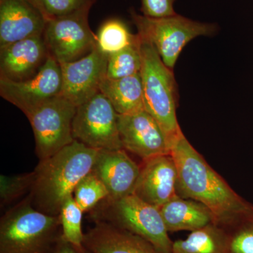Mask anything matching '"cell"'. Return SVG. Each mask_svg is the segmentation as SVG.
Masks as SVG:
<instances>
[{
  "label": "cell",
  "mask_w": 253,
  "mask_h": 253,
  "mask_svg": "<svg viewBox=\"0 0 253 253\" xmlns=\"http://www.w3.org/2000/svg\"><path fill=\"white\" fill-rule=\"evenodd\" d=\"M170 154L177 170V195L205 205L215 224L234 225L253 209L205 161L181 132L173 141Z\"/></svg>",
  "instance_id": "6da1fadb"
},
{
  "label": "cell",
  "mask_w": 253,
  "mask_h": 253,
  "mask_svg": "<svg viewBox=\"0 0 253 253\" xmlns=\"http://www.w3.org/2000/svg\"><path fill=\"white\" fill-rule=\"evenodd\" d=\"M98 151L74 140L57 154L40 161L28 198L32 206L49 215H59L63 203L92 170Z\"/></svg>",
  "instance_id": "7a4b0ae2"
},
{
  "label": "cell",
  "mask_w": 253,
  "mask_h": 253,
  "mask_svg": "<svg viewBox=\"0 0 253 253\" xmlns=\"http://www.w3.org/2000/svg\"><path fill=\"white\" fill-rule=\"evenodd\" d=\"M61 239L59 215L38 211L28 199L0 221V253H54Z\"/></svg>",
  "instance_id": "3957f363"
},
{
  "label": "cell",
  "mask_w": 253,
  "mask_h": 253,
  "mask_svg": "<svg viewBox=\"0 0 253 253\" xmlns=\"http://www.w3.org/2000/svg\"><path fill=\"white\" fill-rule=\"evenodd\" d=\"M140 39L145 110L162 128L171 148L173 141L182 132L176 114L179 99L177 83L173 70L163 63L152 44L141 37Z\"/></svg>",
  "instance_id": "277c9868"
},
{
  "label": "cell",
  "mask_w": 253,
  "mask_h": 253,
  "mask_svg": "<svg viewBox=\"0 0 253 253\" xmlns=\"http://www.w3.org/2000/svg\"><path fill=\"white\" fill-rule=\"evenodd\" d=\"M94 210V221H103L140 236L157 253H172L173 242L160 208L131 194L118 200L107 198Z\"/></svg>",
  "instance_id": "5b68a950"
},
{
  "label": "cell",
  "mask_w": 253,
  "mask_h": 253,
  "mask_svg": "<svg viewBox=\"0 0 253 253\" xmlns=\"http://www.w3.org/2000/svg\"><path fill=\"white\" fill-rule=\"evenodd\" d=\"M131 21L142 39L149 42L163 63L174 69L186 44L200 36H212L217 28L213 23L194 21L179 14L164 18H150L130 10Z\"/></svg>",
  "instance_id": "8992f818"
},
{
  "label": "cell",
  "mask_w": 253,
  "mask_h": 253,
  "mask_svg": "<svg viewBox=\"0 0 253 253\" xmlns=\"http://www.w3.org/2000/svg\"><path fill=\"white\" fill-rule=\"evenodd\" d=\"M76 109L77 106L59 95L28 116L40 161L51 157L75 140L73 121Z\"/></svg>",
  "instance_id": "52a82bcc"
},
{
  "label": "cell",
  "mask_w": 253,
  "mask_h": 253,
  "mask_svg": "<svg viewBox=\"0 0 253 253\" xmlns=\"http://www.w3.org/2000/svg\"><path fill=\"white\" fill-rule=\"evenodd\" d=\"M73 136L75 140L92 149H123L118 131V113L101 92L77 106L73 121Z\"/></svg>",
  "instance_id": "ba28073f"
},
{
  "label": "cell",
  "mask_w": 253,
  "mask_h": 253,
  "mask_svg": "<svg viewBox=\"0 0 253 253\" xmlns=\"http://www.w3.org/2000/svg\"><path fill=\"white\" fill-rule=\"evenodd\" d=\"M89 11L49 20L43 38L49 56L59 64L84 57L96 46V36L89 24Z\"/></svg>",
  "instance_id": "9c48e42d"
},
{
  "label": "cell",
  "mask_w": 253,
  "mask_h": 253,
  "mask_svg": "<svg viewBox=\"0 0 253 253\" xmlns=\"http://www.w3.org/2000/svg\"><path fill=\"white\" fill-rule=\"evenodd\" d=\"M61 66L50 56L39 72L29 79L11 81L0 78V96L27 118L46 101L61 95Z\"/></svg>",
  "instance_id": "30bf717a"
},
{
  "label": "cell",
  "mask_w": 253,
  "mask_h": 253,
  "mask_svg": "<svg viewBox=\"0 0 253 253\" xmlns=\"http://www.w3.org/2000/svg\"><path fill=\"white\" fill-rule=\"evenodd\" d=\"M109 55L97 46L84 57L60 64L62 75L61 96L78 106L100 92L106 78Z\"/></svg>",
  "instance_id": "8fae6325"
},
{
  "label": "cell",
  "mask_w": 253,
  "mask_h": 253,
  "mask_svg": "<svg viewBox=\"0 0 253 253\" xmlns=\"http://www.w3.org/2000/svg\"><path fill=\"white\" fill-rule=\"evenodd\" d=\"M123 148L143 160L170 154V145L157 121L146 110L133 114H118Z\"/></svg>",
  "instance_id": "7c38bea8"
},
{
  "label": "cell",
  "mask_w": 253,
  "mask_h": 253,
  "mask_svg": "<svg viewBox=\"0 0 253 253\" xmlns=\"http://www.w3.org/2000/svg\"><path fill=\"white\" fill-rule=\"evenodd\" d=\"M49 20L39 0H0V46L42 36Z\"/></svg>",
  "instance_id": "4fadbf2b"
},
{
  "label": "cell",
  "mask_w": 253,
  "mask_h": 253,
  "mask_svg": "<svg viewBox=\"0 0 253 253\" xmlns=\"http://www.w3.org/2000/svg\"><path fill=\"white\" fill-rule=\"evenodd\" d=\"M177 170L172 155H161L144 160L133 195L160 208L177 196Z\"/></svg>",
  "instance_id": "5bb4252c"
},
{
  "label": "cell",
  "mask_w": 253,
  "mask_h": 253,
  "mask_svg": "<svg viewBox=\"0 0 253 253\" xmlns=\"http://www.w3.org/2000/svg\"><path fill=\"white\" fill-rule=\"evenodd\" d=\"M49 56L43 35L0 46V78L29 79L39 72Z\"/></svg>",
  "instance_id": "9a60e30c"
},
{
  "label": "cell",
  "mask_w": 253,
  "mask_h": 253,
  "mask_svg": "<svg viewBox=\"0 0 253 253\" xmlns=\"http://www.w3.org/2000/svg\"><path fill=\"white\" fill-rule=\"evenodd\" d=\"M140 169L125 149L99 150L91 172L107 188L108 199L118 200L133 194Z\"/></svg>",
  "instance_id": "2e32d148"
},
{
  "label": "cell",
  "mask_w": 253,
  "mask_h": 253,
  "mask_svg": "<svg viewBox=\"0 0 253 253\" xmlns=\"http://www.w3.org/2000/svg\"><path fill=\"white\" fill-rule=\"evenodd\" d=\"M84 234L83 246L93 253H157L140 236L103 221H94Z\"/></svg>",
  "instance_id": "e0dca14e"
},
{
  "label": "cell",
  "mask_w": 253,
  "mask_h": 253,
  "mask_svg": "<svg viewBox=\"0 0 253 253\" xmlns=\"http://www.w3.org/2000/svg\"><path fill=\"white\" fill-rule=\"evenodd\" d=\"M168 232L194 231L215 224L212 212L205 205L176 196L160 208Z\"/></svg>",
  "instance_id": "ac0fdd59"
},
{
  "label": "cell",
  "mask_w": 253,
  "mask_h": 253,
  "mask_svg": "<svg viewBox=\"0 0 253 253\" xmlns=\"http://www.w3.org/2000/svg\"><path fill=\"white\" fill-rule=\"evenodd\" d=\"M100 92L107 98L118 114H133L145 110L140 73L121 79L106 78Z\"/></svg>",
  "instance_id": "d6986e66"
},
{
  "label": "cell",
  "mask_w": 253,
  "mask_h": 253,
  "mask_svg": "<svg viewBox=\"0 0 253 253\" xmlns=\"http://www.w3.org/2000/svg\"><path fill=\"white\" fill-rule=\"evenodd\" d=\"M229 233L212 223L173 242L172 253H229Z\"/></svg>",
  "instance_id": "ffe728a7"
},
{
  "label": "cell",
  "mask_w": 253,
  "mask_h": 253,
  "mask_svg": "<svg viewBox=\"0 0 253 253\" xmlns=\"http://www.w3.org/2000/svg\"><path fill=\"white\" fill-rule=\"evenodd\" d=\"M96 46L106 55H111L131 45L137 36L132 34L121 20L111 18L102 23L98 30Z\"/></svg>",
  "instance_id": "44dd1931"
},
{
  "label": "cell",
  "mask_w": 253,
  "mask_h": 253,
  "mask_svg": "<svg viewBox=\"0 0 253 253\" xmlns=\"http://www.w3.org/2000/svg\"><path fill=\"white\" fill-rule=\"evenodd\" d=\"M136 36V41L131 45L109 55L106 78L121 79L140 73L142 65L141 39L137 33Z\"/></svg>",
  "instance_id": "7402d4cb"
},
{
  "label": "cell",
  "mask_w": 253,
  "mask_h": 253,
  "mask_svg": "<svg viewBox=\"0 0 253 253\" xmlns=\"http://www.w3.org/2000/svg\"><path fill=\"white\" fill-rule=\"evenodd\" d=\"M83 213L73 195L65 201L60 211L61 238L77 247L83 246L84 242V234L82 226Z\"/></svg>",
  "instance_id": "603a6c76"
},
{
  "label": "cell",
  "mask_w": 253,
  "mask_h": 253,
  "mask_svg": "<svg viewBox=\"0 0 253 253\" xmlns=\"http://www.w3.org/2000/svg\"><path fill=\"white\" fill-rule=\"evenodd\" d=\"M109 196L106 186L91 172L78 183L73 193V197L83 212L92 211L100 202Z\"/></svg>",
  "instance_id": "cb8c5ba5"
},
{
  "label": "cell",
  "mask_w": 253,
  "mask_h": 253,
  "mask_svg": "<svg viewBox=\"0 0 253 253\" xmlns=\"http://www.w3.org/2000/svg\"><path fill=\"white\" fill-rule=\"evenodd\" d=\"M35 179L34 171L26 174L0 176L1 208L9 206L26 191H31Z\"/></svg>",
  "instance_id": "d4e9b609"
},
{
  "label": "cell",
  "mask_w": 253,
  "mask_h": 253,
  "mask_svg": "<svg viewBox=\"0 0 253 253\" xmlns=\"http://www.w3.org/2000/svg\"><path fill=\"white\" fill-rule=\"evenodd\" d=\"M233 226L234 230L229 233V253H253V207Z\"/></svg>",
  "instance_id": "484cf974"
},
{
  "label": "cell",
  "mask_w": 253,
  "mask_h": 253,
  "mask_svg": "<svg viewBox=\"0 0 253 253\" xmlns=\"http://www.w3.org/2000/svg\"><path fill=\"white\" fill-rule=\"evenodd\" d=\"M97 0H39L42 7L49 18L89 11Z\"/></svg>",
  "instance_id": "4316f807"
},
{
  "label": "cell",
  "mask_w": 253,
  "mask_h": 253,
  "mask_svg": "<svg viewBox=\"0 0 253 253\" xmlns=\"http://www.w3.org/2000/svg\"><path fill=\"white\" fill-rule=\"evenodd\" d=\"M175 0H141V14L150 18H164L176 14Z\"/></svg>",
  "instance_id": "83f0119b"
},
{
  "label": "cell",
  "mask_w": 253,
  "mask_h": 253,
  "mask_svg": "<svg viewBox=\"0 0 253 253\" xmlns=\"http://www.w3.org/2000/svg\"><path fill=\"white\" fill-rule=\"evenodd\" d=\"M54 253H93L89 250L86 249L84 246L82 247H77L73 246L67 241H64L61 238L59 244L56 246Z\"/></svg>",
  "instance_id": "f1b7e54d"
}]
</instances>
